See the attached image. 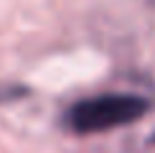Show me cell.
Returning a JSON list of instances; mask_svg holds the SVG:
<instances>
[{"instance_id": "obj_1", "label": "cell", "mask_w": 155, "mask_h": 153, "mask_svg": "<svg viewBox=\"0 0 155 153\" xmlns=\"http://www.w3.org/2000/svg\"><path fill=\"white\" fill-rule=\"evenodd\" d=\"M150 102L137 94H97V97L79 100L69 110V125L76 133H102L112 127L130 125L147 112Z\"/></svg>"}]
</instances>
